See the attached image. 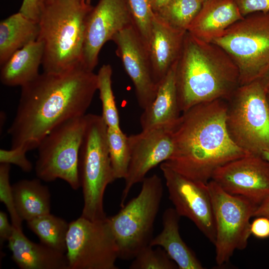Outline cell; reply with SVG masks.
<instances>
[{
  "label": "cell",
  "instance_id": "cell-11",
  "mask_svg": "<svg viewBox=\"0 0 269 269\" xmlns=\"http://www.w3.org/2000/svg\"><path fill=\"white\" fill-rule=\"evenodd\" d=\"M66 255L69 269H117L118 248L108 218L82 216L69 223Z\"/></svg>",
  "mask_w": 269,
  "mask_h": 269
},
{
  "label": "cell",
  "instance_id": "cell-27",
  "mask_svg": "<svg viewBox=\"0 0 269 269\" xmlns=\"http://www.w3.org/2000/svg\"><path fill=\"white\" fill-rule=\"evenodd\" d=\"M109 156L115 179L125 178L131 158L128 136L121 129L108 128Z\"/></svg>",
  "mask_w": 269,
  "mask_h": 269
},
{
  "label": "cell",
  "instance_id": "cell-6",
  "mask_svg": "<svg viewBox=\"0 0 269 269\" xmlns=\"http://www.w3.org/2000/svg\"><path fill=\"white\" fill-rule=\"evenodd\" d=\"M141 182L138 195L108 218L122 260L133 259L153 238L154 222L163 197V183L156 174Z\"/></svg>",
  "mask_w": 269,
  "mask_h": 269
},
{
  "label": "cell",
  "instance_id": "cell-1",
  "mask_svg": "<svg viewBox=\"0 0 269 269\" xmlns=\"http://www.w3.org/2000/svg\"><path fill=\"white\" fill-rule=\"evenodd\" d=\"M21 88L7 133L11 148L21 146L28 151L60 124L86 115L97 90V76L80 64L63 73L44 72Z\"/></svg>",
  "mask_w": 269,
  "mask_h": 269
},
{
  "label": "cell",
  "instance_id": "cell-20",
  "mask_svg": "<svg viewBox=\"0 0 269 269\" xmlns=\"http://www.w3.org/2000/svg\"><path fill=\"white\" fill-rule=\"evenodd\" d=\"M177 63L158 84L152 103L143 110L140 117L142 130L158 126H173L180 117L176 85Z\"/></svg>",
  "mask_w": 269,
  "mask_h": 269
},
{
  "label": "cell",
  "instance_id": "cell-33",
  "mask_svg": "<svg viewBox=\"0 0 269 269\" xmlns=\"http://www.w3.org/2000/svg\"><path fill=\"white\" fill-rule=\"evenodd\" d=\"M243 16L257 12L269 11V0H235Z\"/></svg>",
  "mask_w": 269,
  "mask_h": 269
},
{
  "label": "cell",
  "instance_id": "cell-5",
  "mask_svg": "<svg viewBox=\"0 0 269 269\" xmlns=\"http://www.w3.org/2000/svg\"><path fill=\"white\" fill-rule=\"evenodd\" d=\"M79 156V174L84 206L82 217L90 220L107 218L103 200L107 186L115 180L109 156L108 127L102 117L88 114Z\"/></svg>",
  "mask_w": 269,
  "mask_h": 269
},
{
  "label": "cell",
  "instance_id": "cell-35",
  "mask_svg": "<svg viewBox=\"0 0 269 269\" xmlns=\"http://www.w3.org/2000/svg\"><path fill=\"white\" fill-rule=\"evenodd\" d=\"M251 234L259 239L269 237V218L257 217L251 224Z\"/></svg>",
  "mask_w": 269,
  "mask_h": 269
},
{
  "label": "cell",
  "instance_id": "cell-36",
  "mask_svg": "<svg viewBox=\"0 0 269 269\" xmlns=\"http://www.w3.org/2000/svg\"><path fill=\"white\" fill-rule=\"evenodd\" d=\"M13 226L9 223L7 214L0 212V246L5 241H8L12 235Z\"/></svg>",
  "mask_w": 269,
  "mask_h": 269
},
{
  "label": "cell",
  "instance_id": "cell-38",
  "mask_svg": "<svg viewBox=\"0 0 269 269\" xmlns=\"http://www.w3.org/2000/svg\"><path fill=\"white\" fill-rule=\"evenodd\" d=\"M155 14H159L168 4L170 0H150Z\"/></svg>",
  "mask_w": 269,
  "mask_h": 269
},
{
  "label": "cell",
  "instance_id": "cell-34",
  "mask_svg": "<svg viewBox=\"0 0 269 269\" xmlns=\"http://www.w3.org/2000/svg\"><path fill=\"white\" fill-rule=\"evenodd\" d=\"M46 0H23L19 12L27 17L39 22Z\"/></svg>",
  "mask_w": 269,
  "mask_h": 269
},
{
  "label": "cell",
  "instance_id": "cell-37",
  "mask_svg": "<svg viewBox=\"0 0 269 269\" xmlns=\"http://www.w3.org/2000/svg\"><path fill=\"white\" fill-rule=\"evenodd\" d=\"M254 216L256 217L264 216L269 218V197L258 206Z\"/></svg>",
  "mask_w": 269,
  "mask_h": 269
},
{
  "label": "cell",
  "instance_id": "cell-17",
  "mask_svg": "<svg viewBox=\"0 0 269 269\" xmlns=\"http://www.w3.org/2000/svg\"><path fill=\"white\" fill-rule=\"evenodd\" d=\"M186 32L173 27L154 14L147 50L157 86L178 60Z\"/></svg>",
  "mask_w": 269,
  "mask_h": 269
},
{
  "label": "cell",
  "instance_id": "cell-21",
  "mask_svg": "<svg viewBox=\"0 0 269 269\" xmlns=\"http://www.w3.org/2000/svg\"><path fill=\"white\" fill-rule=\"evenodd\" d=\"M180 217L174 208L166 209L162 215V230L149 245L164 249L179 269H203L201 263L181 237Z\"/></svg>",
  "mask_w": 269,
  "mask_h": 269
},
{
  "label": "cell",
  "instance_id": "cell-16",
  "mask_svg": "<svg viewBox=\"0 0 269 269\" xmlns=\"http://www.w3.org/2000/svg\"><path fill=\"white\" fill-rule=\"evenodd\" d=\"M112 40L117 46L116 54L133 83L138 104L143 110L154 100L158 88L147 48L133 25L118 32Z\"/></svg>",
  "mask_w": 269,
  "mask_h": 269
},
{
  "label": "cell",
  "instance_id": "cell-28",
  "mask_svg": "<svg viewBox=\"0 0 269 269\" xmlns=\"http://www.w3.org/2000/svg\"><path fill=\"white\" fill-rule=\"evenodd\" d=\"M204 0H170L166 6L155 15L173 27L187 31Z\"/></svg>",
  "mask_w": 269,
  "mask_h": 269
},
{
  "label": "cell",
  "instance_id": "cell-26",
  "mask_svg": "<svg viewBox=\"0 0 269 269\" xmlns=\"http://www.w3.org/2000/svg\"><path fill=\"white\" fill-rule=\"evenodd\" d=\"M112 68L110 64L101 67L97 76V90L102 107V117L108 128L121 129L118 110L112 89Z\"/></svg>",
  "mask_w": 269,
  "mask_h": 269
},
{
  "label": "cell",
  "instance_id": "cell-12",
  "mask_svg": "<svg viewBox=\"0 0 269 269\" xmlns=\"http://www.w3.org/2000/svg\"><path fill=\"white\" fill-rule=\"evenodd\" d=\"M169 200L181 217L192 221L203 235L214 244L216 228L211 197L207 184L190 179L164 162L160 165Z\"/></svg>",
  "mask_w": 269,
  "mask_h": 269
},
{
  "label": "cell",
  "instance_id": "cell-8",
  "mask_svg": "<svg viewBox=\"0 0 269 269\" xmlns=\"http://www.w3.org/2000/svg\"><path fill=\"white\" fill-rule=\"evenodd\" d=\"M226 124L239 147L261 155L269 149V104L267 94L256 80L239 86L227 100Z\"/></svg>",
  "mask_w": 269,
  "mask_h": 269
},
{
  "label": "cell",
  "instance_id": "cell-32",
  "mask_svg": "<svg viewBox=\"0 0 269 269\" xmlns=\"http://www.w3.org/2000/svg\"><path fill=\"white\" fill-rule=\"evenodd\" d=\"M27 150L21 146L10 149H0V163L12 164L26 172L32 169V164L26 156Z\"/></svg>",
  "mask_w": 269,
  "mask_h": 269
},
{
  "label": "cell",
  "instance_id": "cell-42",
  "mask_svg": "<svg viewBox=\"0 0 269 269\" xmlns=\"http://www.w3.org/2000/svg\"><path fill=\"white\" fill-rule=\"evenodd\" d=\"M86 2L89 4H91V0H85Z\"/></svg>",
  "mask_w": 269,
  "mask_h": 269
},
{
  "label": "cell",
  "instance_id": "cell-31",
  "mask_svg": "<svg viewBox=\"0 0 269 269\" xmlns=\"http://www.w3.org/2000/svg\"><path fill=\"white\" fill-rule=\"evenodd\" d=\"M10 166L8 163L0 164V201L8 210L13 226L22 229V221L18 216L14 205L12 186L10 184Z\"/></svg>",
  "mask_w": 269,
  "mask_h": 269
},
{
  "label": "cell",
  "instance_id": "cell-2",
  "mask_svg": "<svg viewBox=\"0 0 269 269\" xmlns=\"http://www.w3.org/2000/svg\"><path fill=\"white\" fill-rule=\"evenodd\" d=\"M227 109V100L218 99L182 113L172 129L173 153L164 162L190 179L207 184L217 168L249 154L231 138Z\"/></svg>",
  "mask_w": 269,
  "mask_h": 269
},
{
  "label": "cell",
  "instance_id": "cell-25",
  "mask_svg": "<svg viewBox=\"0 0 269 269\" xmlns=\"http://www.w3.org/2000/svg\"><path fill=\"white\" fill-rule=\"evenodd\" d=\"M26 222L28 228L38 237L40 243L66 254L69 224L65 220L49 213Z\"/></svg>",
  "mask_w": 269,
  "mask_h": 269
},
{
  "label": "cell",
  "instance_id": "cell-22",
  "mask_svg": "<svg viewBox=\"0 0 269 269\" xmlns=\"http://www.w3.org/2000/svg\"><path fill=\"white\" fill-rule=\"evenodd\" d=\"M43 52V43L37 40L16 51L0 65L1 83L22 87L35 79L39 75Z\"/></svg>",
  "mask_w": 269,
  "mask_h": 269
},
{
  "label": "cell",
  "instance_id": "cell-19",
  "mask_svg": "<svg viewBox=\"0 0 269 269\" xmlns=\"http://www.w3.org/2000/svg\"><path fill=\"white\" fill-rule=\"evenodd\" d=\"M8 242L12 259L21 269H69L66 254L41 243L31 241L24 235L22 229L13 227Z\"/></svg>",
  "mask_w": 269,
  "mask_h": 269
},
{
  "label": "cell",
  "instance_id": "cell-40",
  "mask_svg": "<svg viewBox=\"0 0 269 269\" xmlns=\"http://www.w3.org/2000/svg\"><path fill=\"white\" fill-rule=\"evenodd\" d=\"M261 156L269 162V149L263 150L261 153Z\"/></svg>",
  "mask_w": 269,
  "mask_h": 269
},
{
  "label": "cell",
  "instance_id": "cell-10",
  "mask_svg": "<svg viewBox=\"0 0 269 269\" xmlns=\"http://www.w3.org/2000/svg\"><path fill=\"white\" fill-rule=\"evenodd\" d=\"M207 186L216 228L215 261L222 266L236 250L246 248L252 235L250 219L258 206L244 196L226 192L212 180Z\"/></svg>",
  "mask_w": 269,
  "mask_h": 269
},
{
  "label": "cell",
  "instance_id": "cell-23",
  "mask_svg": "<svg viewBox=\"0 0 269 269\" xmlns=\"http://www.w3.org/2000/svg\"><path fill=\"white\" fill-rule=\"evenodd\" d=\"M39 25L18 12L0 22V65L17 50L37 40Z\"/></svg>",
  "mask_w": 269,
  "mask_h": 269
},
{
  "label": "cell",
  "instance_id": "cell-9",
  "mask_svg": "<svg viewBox=\"0 0 269 269\" xmlns=\"http://www.w3.org/2000/svg\"><path fill=\"white\" fill-rule=\"evenodd\" d=\"M85 115L62 122L41 141L37 148L35 167L38 178L45 182L59 178L74 190L80 187L79 156L85 129Z\"/></svg>",
  "mask_w": 269,
  "mask_h": 269
},
{
  "label": "cell",
  "instance_id": "cell-39",
  "mask_svg": "<svg viewBox=\"0 0 269 269\" xmlns=\"http://www.w3.org/2000/svg\"><path fill=\"white\" fill-rule=\"evenodd\" d=\"M257 80L259 82L266 94L269 93V67Z\"/></svg>",
  "mask_w": 269,
  "mask_h": 269
},
{
  "label": "cell",
  "instance_id": "cell-4",
  "mask_svg": "<svg viewBox=\"0 0 269 269\" xmlns=\"http://www.w3.org/2000/svg\"><path fill=\"white\" fill-rule=\"evenodd\" d=\"M85 0H46L37 39L44 45V72L60 73L82 64L85 21L92 8Z\"/></svg>",
  "mask_w": 269,
  "mask_h": 269
},
{
  "label": "cell",
  "instance_id": "cell-15",
  "mask_svg": "<svg viewBox=\"0 0 269 269\" xmlns=\"http://www.w3.org/2000/svg\"><path fill=\"white\" fill-rule=\"evenodd\" d=\"M211 180L226 192L259 206L269 197V162L260 155L249 153L217 168Z\"/></svg>",
  "mask_w": 269,
  "mask_h": 269
},
{
  "label": "cell",
  "instance_id": "cell-29",
  "mask_svg": "<svg viewBox=\"0 0 269 269\" xmlns=\"http://www.w3.org/2000/svg\"><path fill=\"white\" fill-rule=\"evenodd\" d=\"M133 25L147 47L154 16L150 0H127Z\"/></svg>",
  "mask_w": 269,
  "mask_h": 269
},
{
  "label": "cell",
  "instance_id": "cell-30",
  "mask_svg": "<svg viewBox=\"0 0 269 269\" xmlns=\"http://www.w3.org/2000/svg\"><path fill=\"white\" fill-rule=\"evenodd\" d=\"M130 269H176L175 263L160 247L148 245L133 259Z\"/></svg>",
  "mask_w": 269,
  "mask_h": 269
},
{
  "label": "cell",
  "instance_id": "cell-24",
  "mask_svg": "<svg viewBox=\"0 0 269 269\" xmlns=\"http://www.w3.org/2000/svg\"><path fill=\"white\" fill-rule=\"evenodd\" d=\"M16 212L23 221L50 213V193L40 179H23L12 185Z\"/></svg>",
  "mask_w": 269,
  "mask_h": 269
},
{
  "label": "cell",
  "instance_id": "cell-7",
  "mask_svg": "<svg viewBox=\"0 0 269 269\" xmlns=\"http://www.w3.org/2000/svg\"><path fill=\"white\" fill-rule=\"evenodd\" d=\"M236 64L240 86L258 80L269 67V11L248 14L213 42Z\"/></svg>",
  "mask_w": 269,
  "mask_h": 269
},
{
  "label": "cell",
  "instance_id": "cell-14",
  "mask_svg": "<svg viewBox=\"0 0 269 269\" xmlns=\"http://www.w3.org/2000/svg\"><path fill=\"white\" fill-rule=\"evenodd\" d=\"M130 25L133 23L127 0H100L86 17L82 64L93 71L104 45Z\"/></svg>",
  "mask_w": 269,
  "mask_h": 269
},
{
  "label": "cell",
  "instance_id": "cell-13",
  "mask_svg": "<svg viewBox=\"0 0 269 269\" xmlns=\"http://www.w3.org/2000/svg\"><path fill=\"white\" fill-rule=\"evenodd\" d=\"M173 125L155 127L128 136L131 158L124 179L121 207L124 205L132 187L141 182L149 170L165 162L172 155L174 150L172 134Z\"/></svg>",
  "mask_w": 269,
  "mask_h": 269
},
{
  "label": "cell",
  "instance_id": "cell-41",
  "mask_svg": "<svg viewBox=\"0 0 269 269\" xmlns=\"http://www.w3.org/2000/svg\"><path fill=\"white\" fill-rule=\"evenodd\" d=\"M266 94H267V100L269 104V93H267Z\"/></svg>",
  "mask_w": 269,
  "mask_h": 269
},
{
  "label": "cell",
  "instance_id": "cell-18",
  "mask_svg": "<svg viewBox=\"0 0 269 269\" xmlns=\"http://www.w3.org/2000/svg\"><path fill=\"white\" fill-rule=\"evenodd\" d=\"M243 17L235 0H204L187 31L201 40L212 42Z\"/></svg>",
  "mask_w": 269,
  "mask_h": 269
},
{
  "label": "cell",
  "instance_id": "cell-3",
  "mask_svg": "<svg viewBox=\"0 0 269 269\" xmlns=\"http://www.w3.org/2000/svg\"><path fill=\"white\" fill-rule=\"evenodd\" d=\"M176 85L183 113L199 104L228 100L240 86L239 69L221 47L187 31L176 65Z\"/></svg>",
  "mask_w": 269,
  "mask_h": 269
}]
</instances>
